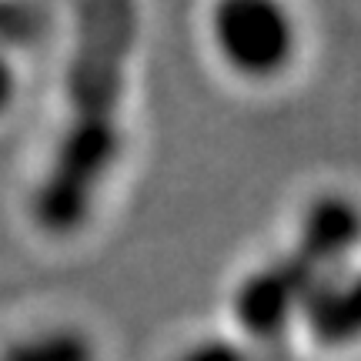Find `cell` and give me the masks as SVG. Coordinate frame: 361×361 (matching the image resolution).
Wrapping results in <instances>:
<instances>
[{
  "mask_svg": "<svg viewBox=\"0 0 361 361\" xmlns=\"http://www.w3.org/2000/svg\"><path fill=\"white\" fill-rule=\"evenodd\" d=\"M361 245V207L345 194H324L301 218L298 228V251L322 278L338 274L351 251Z\"/></svg>",
  "mask_w": 361,
  "mask_h": 361,
  "instance_id": "obj_4",
  "label": "cell"
},
{
  "mask_svg": "<svg viewBox=\"0 0 361 361\" xmlns=\"http://www.w3.org/2000/svg\"><path fill=\"white\" fill-rule=\"evenodd\" d=\"M134 37L137 13L124 0L78 7V40L67 64V124L34 191V221L44 231H78L114 164L121 147L117 107Z\"/></svg>",
  "mask_w": 361,
  "mask_h": 361,
  "instance_id": "obj_1",
  "label": "cell"
},
{
  "mask_svg": "<svg viewBox=\"0 0 361 361\" xmlns=\"http://www.w3.org/2000/svg\"><path fill=\"white\" fill-rule=\"evenodd\" d=\"M214 44L238 74L271 78L291 61L295 27L278 4L231 0L214 13Z\"/></svg>",
  "mask_w": 361,
  "mask_h": 361,
  "instance_id": "obj_2",
  "label": "cell"
},
{
  "mask_svg": "<svg viewBox=\"0 0 361 361\" xmlns=\"http://www.w3.org/2000/svg\"><path fill=\"white\" fill-rule=\"evenodd\" d=\"M0 361H94V348L74 328H54L11 345Z\"/></svg>",
  "mask_w": 361,
  "mask_h": 361,
  "instance_id": "obj_6",
  "label": "cell"
},
{
  "mask_svg": "<svg viewBox=\"0 0 361 361\" xmlns=\"http://www.w3.org/2000/svg\"><path fill=\"white\" fill-rule=\"evenodd\" d=\"M318 281H324L322 274L298 251H288L284 258H274L241 281L234 295V318L251 338L281 335Z\"/></svg>",
  "mask_w": 361,
  "mask_h": 361,
  "instance_id": "obj_3",
  "label": "cell"
},
{
  "mask_svg": "<svg viewBox=\"0 0 361 361\" xmlns=\"http://www.w3.org/2000/svg\"><path fill=\"white\" fill-rule=\"evenodd\" d=\"M178 361H251L247 351L234 341H224V338H211V341H201L180 355Z\"/></svg>",
  "mask_w": 361,
  "mask_h": 361,
  "instance_id": "obj_7",
  "label": "cell"
},
{
  "mask_svg": "<svg viewBox=\"0 0 361 361\" xmlns=\"http://www.w3.org/2000/svg\"><path fill=\"white\" fill-rule=\"evenodd\" d=\"M13 94H17V74H13V64L7 61V54H0V114L11 107Z\"/></svg>",
  "mask_w": 361,
  "mask_h": 361,
  "instance_id": "obj_8",
  "label": "cell"
},
{
  "mask_svg": "<svg viewBox=\"0 0 361 361\" xmlns=\"http://www.w3.org/2000/svg\"><path fill=\"white\" fill-rule=\"evenodd\" d=\"M305 324L322 345H351L361 338V271L331 274L311 288L301 305Z\"/></svg>",
  "mask_w": 361,
  "mask_h": 361,
  "instance_id": "obj_5",
  "label": "cell"
}]
</instances>
